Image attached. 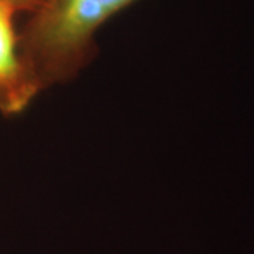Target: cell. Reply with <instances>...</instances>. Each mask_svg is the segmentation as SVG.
<instances>
[{"instance_id":"cell-1","label":"cell","mask_w":254,"mask_h":254,"mask_svg":"<svg viewBox=\"0 0 254 254\" xmlns=\"http://www.w3.org/2000/svg\"><path fill=\"white\" fill-rule=\"evenodd\" d=\"M137 0H44L20 37L28 73L43 92L75 79L96 57L99 28Z\"/></svg>"},{"instance_id":"cell-2","label":"cell","mask_w":254,"mask_h":254,"mask_svg":"<svg viewBox=\"0 0 254 254\" xmlns=\"http://www.w3.org/2000/svg\"><path fill=\"white\" fill-rule=\"evenodd\" d=\"M17 14L11 4L0 0V115L6 118L26 112L41 93L20 53V37L14 26Z\"/></svg>"},{"instance_id":"cell-3","label":"cell","mask_w":254,"mask_h":254,"mask_svg":"<svg viewBox=\"0 0 254 254\" xmlns=\"http://www.w3.org/2000/svg\"><path fill=\"white\" fill-rule=\"evenodd\" d=\"M11 4L18 13H33L44 0H4Z\"/></svg>"}]
</instances>
